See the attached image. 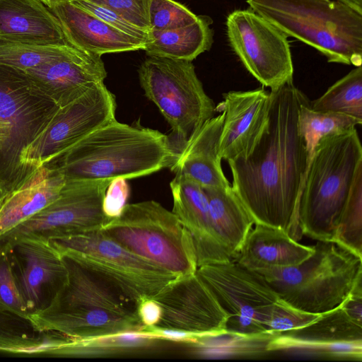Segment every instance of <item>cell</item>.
<instances>
[{
	"label": "cell",
	"mask_w": 362,
	"mask_h": 362,
	"mask_svg": "<svg viewBox=\"0 0 362 362\" xmlns=\"http://www.w3.org/2000/svg\"><path fill=\"white\" fill-rule=\"evenodd\" d=\"M317 111L346 115L362 121V67L356 66L310 102Z\"/></svg>",
	"instance_id": "cell-30"
},
{
	"label": "cell",
	"mask_w": 362,
	"mask_h": 362,
	"mask_svg": "<svg viewBox=\"0 0 362 362\" xmlns=\"http://www.w3.org/2000/svg\"><path fill=\"white\" fill-rule=\"evenodd\" d=\"M47 335L29 316L0 308V351L36 355Z\"/></svg>",
	"instance_id": "cell-31"
},
{
	"label": "cell",
	"mask_w": 362,
	"mask_h": 362,
	"mask_svg": "<svg viewBox=\"0 0 362 362\" xmlns=\"http://www.w3.org/2000/svg\"><path fill=\"white\" fill-rule=\"evenodd\" d=\"M268 351L293 356L332 361H362V341L321 342L301 340L284 334L273 338Z\"/></svg>",
	"instance_id": "cell-29"
},
{
	"label": "cell",
	"mask_w": 362,
	"mask_h": 362,
	"mask_svg": "<svg viewBox=\"0 0 362 362\" xmlns=\"http://www.w3.org/2000/svg\"><path fill=\"white\" fill-rule=\"evenodd\" d=\"M42 92L62 107L107 76L101 55L75 47L69 54L24 71Z\"/></svg>",
	"instance_id": "cell-19"
},
{
	"label": "cell",
	"mask_w": 362,
	"mask_h": 362,
	"mask_svg": "<svg viewBox=\"0 0 362 362\" xmlns=\"http://www.w3.org/2000/svg\"><path fill=\"white\" fill-rule=\"evenodd\" d=\"M281 334L301 340L321 342L362 341V320L354 317L342 302L310 324Z\"/></svg>",
	"instance_id": "cell-28"
},
{
	"label": "cell",
	"mask_w": 362,
	"mask_h": 362,
	"mask_svg": "<svg viewBox=\"0 0 362 362\" xmlns=\"http://www.w3.org/2000/svg\"><path fill=\"white\" fill-rule=\"evenodd\" d=\"M137 310L139 317L145 328L155 326L160 318V308L151 297H146L140 300L138 303Z\"/></svg>",
	"instance_id": "cell-41"
},
{
	"label": "cell",
	"mask_w": 362,
	"mask_h": 362,
	"mask_svg": "<svg viewBox=\"0 0 362 362\" xmlns=\"http://www.w3.org/2000/svg\"><path fill=\"white\" fill-rule=\"evenodd\" d=\"M127 180L116 178L110 181L103 201V210L110 220L119 216L129 196Z\"/></svg>",
	"instance_id": "cell-40"
},
{
	"label": "cell",
	"mask_w": 362,
	"mask_h": 362,
	"mask_svg": "<svg viewBox=\"0 0 362 362\" xmlns=\"http://www.w3.org/2000/svg\"><path fill=\"white\" fill-rule=\"evenodd\" d=\"M304 93L293 82L270 91L267 121L250 153L228 161L231 185L255 224L279 228L298 241V199L309 163L298 112Z\"/></svg>",
	"instance_id": "cell-1"
},
{
	"label": "cell",
	"mask_w": 362,
	"mask_h": 362,
	"mask_svg": "<svg viewBox=\"0 0 362 362\" xmlns=\"http://www.w3.org/2000/svg\"><path fill=\"white\" fill-rule=\"evenodd\" d=\"M212 20L198 16L187 25L166 30H151L144 50L148 56L192 61L210 49L213 43Z\"/></svg>",
	"instance_id": "cell-27"
},
{
	"label": "cell",
	"mask_w": 362,
	"mask_h": 362,
	"mask_svg": "<svg viewBox=\"0 0 362 362\" xmlns=\"http://www.w3.org/2000/svg\"><path fill=\"white\" fill-rule=\"evenodd\" d=\"M138 73L145 95L183 143L214 117L216 108L192 61L148 56Z\"/></svg>",
	"instance_id": "cell-9"
},
{
	"label": "cell",
	"mask_w": 362,
	"mask_h": 362,
	"mask_svg": "<svg viewBox=\"0 0 362 362\" xmlns=\"http://www.w3.org/2000/svg\"><path fill=\"white\" fill-rule=\"evenodd\" d=\"M270 91L259 88L230 91L218 105L224 112L220 154L227 161L248 155L261 136L268 117Z\"/></svg>",
	"instance_id": "cell-17"
},
{
	"label": "cell",
	"mask_w": 362,
	"mask_h": 362,
	"mask_svg": "<svg viewBox=\"0 0 362 362\" xmlns=\"http://www.w3.org/2000/svg\"><path fill=\"white\" fill-rule=\"evenodd\" d=\"M114 95L103 82L60 107L48 126L22 156L31 173L65 152L87 135L116 119Z\"/></svg>",
	"instance_id": "cell-14"
},
{
	"label": "cell",
	"mask_w": 362,
	"mask_h": 362,
	"mask_svg": "<svg viewBox=\"0 0 362 362\" xmlns=\"http://www.w3.org/2000/svg\"><path fill=\"white\" fill-rule=\"evenodd\" d=\"M250 8L329 62L362 64V15L339 1L246 0Z\"/></svg>",
	"instance_id": "cell-5"
},
{
	"label": "cell",
	"mask_w": 362,
	"mask_h": 362,
	"mask_svg": "<svg viewBox=\"0 0 362 362\" xmlns=\"http://www.w3.org/2000/svg\"><path fill=\"white\" fill-rule=\"evenodd\" d=\"M100 230L127 250L179 276L195 273L197 257L189 231L177 216L150 200L127 204Z\"/></svg>",
	"instance_id": "cell-8"
},
{
	"label": "cell",
	"mask_w": 362,
	"mask_h": 362,
	"mask_svg": "<svg viewBox=\"0 0 362 362\" xmlns=\"http://www.w3.org/2000/svg\"><path fill=\"white\" fill-rule=\"evenodd\" d=\"M61 25L66 42L102 55L144 49L146 43L110 26L71 2L50 8Z\"/></svg>",
	"instance_id": "cell-20"
},
{
	"label": "cell",
	"mask_w": 362,
	"mask_h": 362,
	"mask_svg": "<svg viewBox=\"0 0 362 362\" xmlns=\"http://www.w3.org/2000/svg\"><path fill=\"white\" fill-rule=\"evenodd\" d=\"M226 28L231 48L263 86L272 90L293 82L290 45L281 30L250 8L231 12Z\"/></svg>",
	"instance_id": "cell-13"
},
{
	"label": "cell",
	"mask_w": 362,
	"mask_h": 362,
	"mask_svg": "<svg viewBox=\"0 0 362 362\" xmlns=\"http://www.w3.org/2000/svg\"><path fill=\"white\" fill-rule=\"evenodd\" d=\"M0 308L28 316L15 284L7 252L0 250Z\"/></svg>",
	"instance_id": "cell-38"
},
{
	"label": "cell",
	"mask_w": 362,
	"mask_h": 362,
	"mask_svg": "<svg viewBox=\"0 0 362 362\" xmlns=\"http://www.w3.org/2000/svg\"><path fill=\"white\" fill-rule=\"evenodd\" d=\"M223 120V111L207 120L176 153L169 165L171 170L186 175L203 187L230 185L223 174L220 154Z\"/></svg>",
	"instance_id": "cell-21"
},
{
	"label": "cell",
	"mask_w": 362,
	"mask_h": 362,
	"mask_svg": "<svg viewBox=\"0 0 362 362\" xmlns=\"http://www.w3.org/2000/svg\"><path fill=\"white\" fill-rule=\"evenodd\" d=\"M175 154L168 137L158 130L115 119L44 165L65 180H128L169 166Z\"/></svg>",
	"instance_id": "cell-3"
},
{
	"label": "cell",
	"mask_w": 362,
	"mask_h": 362,
	"mask_svg": "<svg viewBox=\"0 0 362 362\" xmlns=\"http://www.w3.org/2000/svg\"><path fill=\"white\" fill-rule=\"evenodd\" d=\"M204 189L215 231L225 249L235 260L255 221L231 185Z\"/></svg>",
	"instance_id": "cell-26"
},
{
	"label": "cell",
	"mask_w": 362,
	"mask_h": 362,
	"mask_svg": "<svg viewBox=\"0 0 362 362\" xmlns=\"http://www.w3.org/2000/svg\"><path fill=\"white\" fill-rule=\"evenodd\" d=\"M60 106L21 69L0 64V189L20 187L34 173L22 156L48 126Z\"/></svg>",
	"instance_id": "cell-7"
},
{
	"label": "cell",
	"mask_w": 362,
	"mask_h": 362,
	"mask_svg": "<svg viewBox=\"0 0 362 362\" xmlns=\"http://www.w3.org/2000/svg\"><path fill=\"white\" fill-rule=\"evenodd\" d=\"M28 316L47 308L68 279L60 253L49 240L25 238L4 250Z\"/></svg>",
	"instance_id": "cell-16"
},
{
	"label": "cell",
	"mask_w": 362,
	"mask_h": 362,
	"mask_svg": "<svg viewBox=\"0 0 362 362\" xmlns=\"http://www.w3.org/2000/svg\"><path fill=\"white\" fill-rule=\"evenodd\" d=\"M162 340L148 331H130L83 339L56 334L46 341L37 355L81 358L119 356L145 351Z\"/></svg>",
	"instance_id": "cell-25"
},
{
	"label": "cell",
	"mask_w": 362,
	"mask_h": 362,
	"mask_svg": "<svg viewBox=\"0 0 362 362\" xmlns=\"http://www.w3.org/2000/svg\"><path fill=\"white\" fill-rule=\"evenodd\" d=\"M61 255L66 284L47 308L29 315L40 331L83 339L144 330L137 302L100 274Z\"/></svg>",
	"instance_id": "cell-2"
},
{
	"label": "cell",
	"mask_w": 362,
	"mask_h": 362,
	"mask_svg": "<svg viewBox=\"0 0 362 362\" xmlns=\"http://www.w3.org/2000/svg\"><path fill=\"white\" fill-rule=\"evenodd\" d=\"M110 181L65 180L55 200L0 235V250L25 238L49 240L100 230L109 221L103 201Z\"/></svg>",
	"instance_id": "cell-11"
},
{
	"label": "cell",
	"mask_w": 362,
	"mask_h": 362,
	"mask_svg": "<svg viewBox=\"0 0 362 362\" xmlns=\"http://www.w3.org/2000/svg\"><path fill=\"white\" fill-rule=\"evenodd\" d=\"M149 20L151 30H166L187 25L198 16L174 0H150Z\"/></svg>",
	"instance_id": "cell-35"
},
{
	"label": "cell",
	"mask_w": 362,
	"mask_h": 362,
	"mask_svg": "<svg viewBox=\"0 0 362 362\" xmlns=\"http://www.w3.org/2000/svg\"><path fill=\"white\" fill-rule=\"evenodd\" d=\"M64 182L57 170L42 165L20 187L5 194L0 201V235L55 200Z\"/></svg>",
	"instance_id": "cell-24"
},
{
	"label": "cell",
	"mask_w": 362,
	"mask_h": 362,
	"mask_svg": "<svg viewBox=\"0 0 362 362\" xmlns=\"http://www.w3.org/2000/svg\"><path fill=\"white\" fill-rule=\"evenodd\" d=\"M5 194H3V192H1V190L0 189V200L1 199V198L4 196Z\"/></svg>",
	"instance_id": "cell-44"
},
{
	"label": "cell",
	"mask_w": 362,
	"mask_h": 362,
	"mask_svg": "<svg viewBox=\"0 0 362 362\" xmlns=\"http://www.w3.org/2000/svg\"><path fill=\"white\" fill-rule=\"evenodd\" d=\"M71 2L129 36L140 40L145 43L148 40L150 33L130 23L113 11L105 6L96 4L89 0H73Z\"/></svg>",
	"instance_id": "cell-39"
},
{
	"label": "cell",
	"mask_w": 362,
	"mask_h": 362,
	"mask_svg": "<svg viewBox=\"0 0 362 362\" xmlns=\"http://www.w3.org/2000/svg\"><path fill=\"white\" fill-rule=\"evenodd\" d=\"M362 15V0H337Z\"/></svg>",
	"instance_id": "cell-42"
},
{
	"label": "cell",
	"mask_w": 362,
	"mask_h": 362,
	"mask_svg": "<svg viewBox=\"0 0 362 362\" xmlns=\"http://www.w3.org/2000/svg\"><path fill=\"white\" fill-rule=\"evenodd\" d=\"M49 241L61 255L108 279L137 303L177 276L127 250L100 230Z\"/></svg>",
	"instance_id": "cell-10"
},
{
	"label": "cell",
	"mask_w": 362,
	"mask_h": 362,
	"mask_svg": "<svg viewBox=\"0 0 362 362\" xmlns=\"http://www.w3.org/2000/svg\"><path fill=\"white\" fill-rule=\"evenodd\" d=\"M173 199L172 212L191 235L197 268L233 261L213 226L208 199L204 187L192 179L175 174L170 183Z\"/></svg>",
	"instance_id": "cell-18"
},
{
	"label": "cell",
	"mask_w": 362,
	"mask_h": 362,
	"mask_svg": "<svg viewBox=\"0 0 362 362\" xmlns=\"http://www.w3.org/2000/svg\"><path fill=\"white\" fill-rule=\"evenodd\" d=\"M362 171L356 128L322 137L310 159L298 199L302 235L333 241L355 180Z\"/></svg>",
	"instance_id": "cell-4"
},
{
	"label": "cell",
	"mask_w": 362,
	"mask_h": 362,
	"mask_svg": "<svg viewBox=\"0 0 362 362\" xmlns=\"http://www.w3.org/2000/svg\"><path fill=\"white\" fill-rule=\"evenodd\" d=\"M314 252L292 267L258 272L293 308L322 314L339 305L362 282V257L334 241L317 240Z\"/></svg>",
	"instance_id": "cell-6"
},
{
	"label": "cell",
	"mask_w": 362,
	"mask_h": 362,
	"mask_svg": "<svg viewBox=\"0 0 362 362\" xmlns=\"http://www.w3.org/2000/svg\"><path fill=\"white\" fill-rule=\"evenodd\" d=\"M235 261L255 272L295 266L311 255L313 246L299 243L283 230L255 224Z\"/></svg>",
	"instance_id": "cell-23"
},
{
	"label": "cell",
	"mask_w": 362,
	"mask_h": 362,
	"mask_svg": "<svg viewBox=\"0 0 362 362\" xmlns=\"http://www.w3.org/2000/svg\"><path fill=\"white\" fill-rule=\"evenodd\" d=\"M320 315L300 311L280 299L267 322L266 329L267 332L279 335L284 332L304 327Z\"/></svg>",
	"instance_id": "cell-36"
},
{
	"label": "cell",
	"mask_w": 362,
	"mask_h": 362,
	"mask_svg": "<svg viewBox=\"0 0 362 362\" xmlns=\"http://www.w3.org/2000/svg\"><path fill=\"white\" fill-rule=\"evenodd\" d=\"M333 241L362 257V171L355 180Z\"/></svg>",
	"instance_id": "cell-34"
},
{
	"label": "cell",
	"mask_w": 362,
	"mask_h": 362,
	"mask_svg": "<svg viewBox=\"0 0 362 362\" xmlns=\"http://www.w3.org/2000/svg\"><path fill=\"white\" fill-rule=\"evenodd\" d=\"M2 199V198H1ZM1 201V200H0Z\"/></svg>",
	"instance_id": "cell-45"
},
{
	"label": "cell",
	"mask_w": 362,
	"mask_h": 362,
	"mask_svg": "<svg viewBox=\"0 0 362 362\" xmlns=\"http://www.w3.org/2000/svg\"><path fill=\"white\" fill-rule=\"evenodd\" d=\"M75 47L0 40V64L23 71L49 63L70 54Z\"/></svg>",
	"instance_id": "cell-33"
},
{
	"label": "cell",
	"mask_w": 362,
	"mask_h": 362,
	"mask_svg": "<svg viewBox=\"0 0 362 362\" xmlns=\"http://www.w3.org/2000/svg\"><path fill=\"white\" fill-rule=\"evenodd\" d=\"M0 40L68 44L59 20L40 0H0Z\"/></svg>",
	"instance_id": "cell-22"
},
{
	"label": "cell",
	"mask_w": 362,
	"mask_h": 362,
	"mask_svg": "<svg viewBox=\"0 0 362 362\" xmlns=\"http://www.w3.org/2000/svg\"><path fill=\"white\" fill-rule=\"evenodd\" d=\"M105 6L120 16L130 23L151 32L149 20L150 0H89Z\"/></svg>",
	"instance_id": "cell-37"
},
{
	"label": "cell",
	"mask_w": 362,
	"mask_h": 362,
	"mask_svg": "<svg viewBox=\"0 0 362 362\" xmlns=\"http://www.w3.org/2000/svg\"><path fill=\"white\" fill-rule=\"evenodd\" d=\"M304 95L298 112V129L305 141L309 161L317 142L324 136L341 132L362 124L352 117L313 110Z\"/></svg>",
	"instance_id": "cell-32"
},
{
	"label": "cell",
	"mask_w": 362,
	"mask_h": 362,
	"mask_svg": "<svg viewBox=\"0 0 362 362\" xmlns=\"http://www.w3.org/2000/svg\"><path fill=\"white\" fill-rule=\"evenodd\" d=\"M196 274L229 315L227 332L248 336L267 332V322L280 298L260 274L235 260L199 267Z\"/></svg>",
	"instance_id": "cell-12"
},
{
	"label": "cell",
	"mask_w": 362,
	"mask_h": 362,
	"mask_svg": "<svg viewBox=\"0 0 362 362\" xmlns=\"http://www.w3.org/2000/svg\"><path fill=\"white\" fill-rule=\"evenodd\" d=\"M40 1H41L48 8H52L59 4L65 3V2H71L73 0H40Z\"/></svg>",
	"instance_id": "cell-43"
},
{
	"label": "cell",
	"mask_w": 362,
	"mask_h": 362,
	"mask_svg": "<svg viewBox=\"0 0 362 362\" xmlns=\"http://www.w3.org/2000/svg\"><path fill=\"white\" fill-rule=\"evenodd\" d=\"M151 298L161 310L158 322L151 327L195 337L226 332L229 315L196 272L177 276Z\"/></svg>",
	"instance_id": "cell-15"
}]
</instances>
